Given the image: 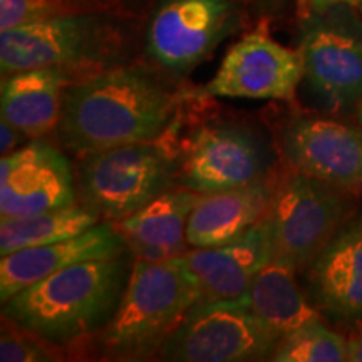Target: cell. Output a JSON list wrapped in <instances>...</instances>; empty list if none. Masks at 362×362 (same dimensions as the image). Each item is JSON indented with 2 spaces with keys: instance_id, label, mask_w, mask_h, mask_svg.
Wrapping results in <instances>:
<instances>
[{
  "instance_id": "cell-1",
  "label": "cell",
  "mask_w": 362,
  "mask_h": 362,
  "mask_svg": "<svg viewBox=\"0 0 362 362\" xmlns=\"http://www.w3.org/2000/svg\"><path fill=\"white\" fill-rule=\"evenodd\" d=\"M176 107L178 98L151 72L136 66L107 67L67 86L57 141L81 158L155 141L168 133Z\"/></svg>"
},
{
  "instance_id": "cell-2",
  "label": "cell",
  "mask_w": 362,
  "mask_h": 362,
  "mask_svg": "<svg viewBox=\"0 0 362 362\" xmlns=\"http://www.w3.org/2000/svg\"><path fill=\"white\" fill-rule=\"evenodd\" d=\"M129 255L81 262L29 285L2 302L4 319L57 347L101 332L128 287Z\"/></svg>"
},
{
  "instance_id": "cell-3",
  "label": "cell",
  "mask_w": 362,
  "mask_h": 362,
  "mask_svg": "<svg viewBox=\"0 0 362 362\" xmlns=\"http://www.w3.org/2000/svg\"><path fill=\"white\" fill-rule=\"evenodd\" d=\"M198 300L202 293L178 259H134L123 300L110 324L98 332L99 351L115 361L158 356Z\"/></svg>"
},
{
  "instance_id": "cell-4",
  "label": "cell",
  "mask_w": 362,
  "mask_h": 362,
  "mask_svg": "<svg viewBox=\"0 0 362 362\" xmlns=\"http://www.w3.org/2000/svg\"><path fill=\"white\" fill-rule=\"evenodd\" d=\"M121 47L115 21L101 12L69 11L0 33L2 76L17 71L59 67L94 74L111 67Z\"/></svg>"
},
{
  "instance_id": "cell-5",
  "label": "cell",
  "mask_w": 362,
  "mask_h": 362,
  "mask_svg": "<svg viewBox=\"0 0 362 362\" xmlns=\"http://www.w3.org/2000/svg\"><path fill=\"white\" fill-rule=\"evenodd\" d=\"M155 141L124 144L83 156L76 181L81 205L99 220L115 223L170 189L173 155Z\"/></svg>"
},
{
  "instance_id": "cell-6",
  "label": "cell",
  "mask_w": 362,
  "mask_h": 362,
  "mask_svg": "<svg viewBox=\"0 0 362 362\" xmlns=\"http://www.w3.org/2000/svg\"><path fill=\"white\" fill-rule=\"evenodd\" d=\"M304 81L325 110L347 111L362 101V13L337 4L309 11L298 29Z\"/></svg>"
},
{
  "instance_id": "cell-7",
  "label": "cell",
  "mask_w": 362,
  "mask_h": 362,
  "mask_svg": "<svg viewBox=\"0 0 362 362\" xmlns=\"http://www.w3.org/2000/svg\"><path fill=\"white\" fill-rule=\"evenodd\" d=\"M279 341L253 314L247 296L202 298L187 312L158 356L176 362L267 361Z\"/></svg>"
},
{
  "instance_id": "cell-8",
  "label": "cell",
  "mask_w": 362,
  "mask_h": 362,
  "mask_svg": "<svg viewBox=\"0 0 362 362\" xmlns=\"http://www.w3.org/2000/svg\"><path fill=\"white\" fill-rule=\"evenodd\" d=\"M349 200L341 189L292 170L277 183L267 210L272 255L305 270L346 223Z\"/></svg>"
},
{
  "instance_id": "cell-9",
  "label": "cell",
  "mask_w": 362,
  "mask_h": 362,
  "mask_svg": "<svg viewBox=\"0 0 362 362\" xmlns=\"http://www.w3.org/2000/svg\"><path fill=\"white\" fill-rule=\"evenodd\" d=\"M233 0H161L146 29V51L165 71L185 76L237 29Z\"/></svg>"
},
{
  "instance_id": "cell-10",
  "label": "cell",
  "mask_w": 362,
  "mask_h": 362,
  "mask_svg": "<svg viewBox=\"0 0 362 362\" xmlns=\"http://www.w3.org/2000/svg\"><path fill=\"white\" fill-rule=\"evenodd\" d=\"M274 153L255 131L214 124L197 131L181 163L183 188L206 194L267 180Z\"/></svg>"
},
{
  "instance_id": "cell-11",
  "label": "cell",
  "mask_w": 362,
  "mask_h": 362,
  "mask_svg": "<svg viewBox=\"0 0 362 362\" xmlns=\"http://www.w3.org/2000/svg\"><path fill=\"white\" fill-rule=\"evenodd\" d=\"M302 79L304 66L298 49L285 47L272 37L267 24H260L230 47L202 94L292 101Z\"/></svg>"
},
{
  "instance_id": "cell-12",
  "label": "cell",
  "mask_w": 362,
  "mask_h": 362,
  "mask_svg": "<svg viewBox=\"0 0 362 362\" xmlns=\"http://www.w3.org/2000/svg\"><path fill=\"white\" fill-rule=\"evenodd\" d=\"M78 203L71 163L56 144L40 138L2 156L0 218H16Z\"/></svg>"
},
{
  "instance_id": "cell-13",
  "label": "cell",
  "mask_w": 362,
  "mask_h": 362,
  "mask_svg": "<svg viewBox=\"0 0 362 362\" xmlns=\"http://www.w3.org/2000/svg\"><path fill=\"white\" fill-rule=\"evenodd\" d=\"M292 170L344 193L362 192V128L325 117H297L282 133Z\"/></svg>"
},
{
  "instance_id": "cell-14",
  "label": "cell",
  "mask_w": 362,
  "mask_h": 362,
  "mask_svg": "<svg viewBox=\"0 0 362 362\" xmlns=\"http://www.w3.org/2000/svg\"><path fill=\"white\" fill-rule=\"evenodd\" d=\"M304 272L320 314L341 324H361L362 215L347 218Z\"/></svg>"
},
{
  "instance_id": "cell-15",
  "label": "cell",
  "mask_w": 362,
  "mask_h": 362,
  "mask_svg": "<svg viewBox=\"0 0 362 362\" xmlns=\"http://www.w3.org/2000/svg\"><path fill=\"white\" fill-rule=\"evenodd\" d=\"M129 248L111 221L47 245L29 247L7 253L0 260V300L6 302L39 280L86 260L111 259Z\"/></svg>"
},
{
  "instance_id": "cell-16",
  "label": "cell",
  "mask_w": 362,
  "mask_h": 362,
  "mask_svg": "<svg viewBox=\"0 0 362 362\" xmlns=\"http://www.w3.org/2000/svg\"><path fill=\"white\" fill-rule=\"evenodd\" d=\"M272 259L269 223L264 218L245 233L216 247L189 248L178 257L202 298H237Z\"/></svg>"
},
{
  "instance_id": "cell-17",
  "label": "cell",
  "mask_w": 362,
  "mask_h": 362,
  "mask_svg": "<svg viewBox=\"0 0 362 362\" xmlns=\"http://www.w3.org/2000/svg\"><path fill=\"white\" fill-rule=\"evenodd\" d=\"M200 193L166 189L126 218L115 221L116 230L134 259L173 260L189 250L187 225Z\"/></svg>"
},
{
  "instance_id": "cell-18",
  "label": "cell",
  "mask_w": 362,
  "mask_h": 362,
  "mask_svg": "<svg viewBox=\"0 0 362 362\" xmlns=\"http://www.w3.org/2000/svg\"><path fill=\"white\" fill-rule=\"evenodd\" d=\"M275 187L267 178L247 187L200 194L187 225L188 245L216 247L245 233L265 218Z\"/></svg>"
},
{
  "instance_id": "cell-19",
  "label": "cell",
  "mask_w": 362,
  "mask_h": 362,
  "mask_svg": "<svg viewBox=\"0 0 362 362\" xmlns=\"http://www.w3.org/2000/svg\"><path fill=\"white\" fill-rule=\"evenodd\" d=\"M71 83H74L71 72L59 67H39L4 76L2 119L19 128L29 139L56 131L62 98Z\"/></svg>"
},
{
  "instance_id": "cell-20",
  "label": "cell",
  "mask_w": 362,
  "mask_h": 362,
  "mask_svg": "<svg viewBox=\"0 0 362 362\" xmlns=\"http://www.w3.org/2000/svg\"><path fill=\"white\" fill-rule=\"evenodd\" d=\"M297 274L291 264L272 255L247 292L253 314L280 339L319 319V310L302 292Z\"/></svg>"
},
{
  "instance_id": "cell-21",
  "label": "cell",
  "mask_w": 362,
  "mask_h": 362,
  "mask_svg": "<svg viewBox=\"0 0 362 362\" xmlns=\"http://www.w3.org/2000/svg\"><path fill=\"white\" fill-rule=\"evenodd\" d=\"M99 221H101L99 216L81 205L79 202L66 208L2 220L0 255L4 257L22 248L47 245L59 240L71 238L93 228Z\"/></svg>"
},
{
  "instance_id": "cell-22",
  "label": "cell",
  "mask_w": 362,
  "mask_h": 362,
  "mask_svg": "<svg viewBox=\"0 0 362 362\" xmlns=\"http://www.w3.org/2000/svg\"><path fill=\"white\" fill-rule=\"evenodd\" d=\"M275 362L349 361V339L314 319L280 339L272 359Z\"/></svg>"
},
{
  "instance_id": "cell-23",
  "label": "cell",
  "mask_w": 362,
  "mask_h": 362,
  "mask_svg": "<svg viewBox=\"0 0 362 362\" xmlns=\"http://www.w3.org/2000/svg\"><path fill=\"white\" fill-rule=\"evenodd\" d=\"M7 320V319H6ZM0 337V361L2 362H52L62 359L57 346L27 332L19 325L7 320Z\"/></svg>"
},
{
  "instance_id": "cell-24",
  "label": "cell",
  "mask_w": 362,
  "mask_h": 362,
  "mask_svg": "<svg viewBox=\"0 0 362 362\" xmlns=\"http://www.w3.org/2000/svg\"><path fill=\"white\" fill-rule=\"evenodd\" d=\"M74 11L59 0H0V33Z\"/></svg>"
},
{
  "instance_id": "cell-25",
  "label": "cell",
  "mask_w": 362,
  "mask_h": 362,
  "mask_svg": "<svg viewBox=\"0 0 362 362\" xmlns=\"http://www.w3.org/2000/svg\"><path fill=\"white\" fill-rule=\"evenodd\" d=\"M25 139L29 138L19 128H16L6 119L0 121V153H2V156L11 155L16 149L24 146Z\"/></svg>"
},
{
  "instance_id": "cell-26",
  "label": "cell",
  "mask_w": 362,
  "mask_h": 362,
  "mask_svg": "<svg viewBox=\"0 0 362 362\" xmlns=\"http://www.w3.org/2000/svg\"><path fill=\"white\" fill-rule=\"evenodd\" d=\"M337 4H349V6L359 7L361 0H307L309 11H324V8L337 6Z\"/></svg>"
},
{
  "instance_id": "cell-27",
  "label": "cell",
  "mask_w": 362,
  "mask_h": 362,
  "mask_svg": "<svg viewBox=\"0 0 362 362\" xmlns=\"http://www.w3.org/2000/svg\"><path fill=\"white\" fill-rule=\"evenodd\" d=\"M349 361L362 362V329L349 339Z\"/></svg>"
},
{
  "instance_id": "cell-28",
  "label": "cell",
  "mask_w": 362,
  "mask_h": 362,
  "mask_svg": "<svg viewBox=\"0 0 362 362\" xmlns=\"http://www.w3.org/2000/svg\"><path fill=\"white\" fill-rule=\"evenodd\" d=\"M61 4H64L69 8L72 7H81V6H86V4H93V2H98V0H59Z\"/></svg>"
},
{
  "instance_id": "cell-29",
  "label": "cell",
  "mask_w": 362,
  "mask_h": 362,
  "mask_svg": "<svg viewBox=\"0 0 362 362\" xmlns=\"http://www.w3.org/2000/svg\"><path fill=\"white\" fill-rule=\"evenodd\" d=\"M357 119H359V123H361V126H362V101L357 104Z\"/></svg>"
},
{
  "instance_id": "cell-30",
  "label": "cell",
  "mask_w": 362,
  "mask_h": 362,
  "mask_svg": "<svg viewBox=\"0 0 362 362\" xmlns=\"http://www.w3.org/2000/svg\"><path fill=\"white\" fill-rule=\"evenodd\" d=\"M359 11H361V13H362V0H361V4H359Z\"/></svg>"
}]
</instances>
